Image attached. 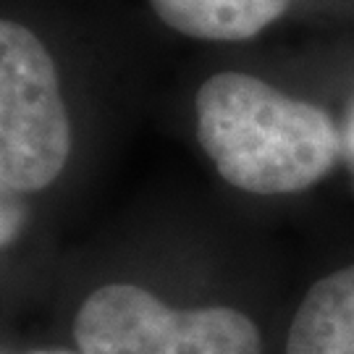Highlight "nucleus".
Segmentation results:
<instances>
[{
    "mask_svg": "<svg viewBox=\"0 0 354 354\" xmlns=\"http://www.w3.org/2000/svg\"><path fill=\"white\" fill-rule=\"evenodd\" d=\"M74 150L58 64L32 26L0 16V178L21 194L50 189Z\"/></svg>",
    "mask_w": 354,
    "mask_h": 354,
    "instance_id": "obj_3",
    "label": "nucleus"
},
{
    "mask_svg": "<svg viewBox=\"0 0 354 354\" xmlns=\"http://www.w3.org/2000/svg\"><path fill=\"white\" fill-rule=\"evenodd\" d=\"M24 354H79L71 346V349H66V346H55V349H32V352H24Z\"/></svg>",
    "mask_w": 354,
    "mask_h": 354,
    "instance_id": "obj_7",
    "label": "nucleus"
},
{
    "mask_svg": "<svg viewBox=\"0 0 354 354\" xmlns=\"http://www.w3.org/2000/svg\"><path fill=\"white\" fill-rule=\"evenodd\" d=\"M281 354H354V266L307 289L289 317Z\"/></svg>",
    "mask_w": 354,
    "mask_h": 354,
    "instance_id": "obj_4",
    "label": "nucleus"
},
{
    "mask_svg": "<svg viewBox=\"0 0 354 354\" xmlns=\"http://www.w3.org/2000/svg\"><path fill=\"white\" fill-rule=\"evenodd\" d=\"M71 342L79 354H268L260 320L239 304H176L137 281L89 289Z\"/></svg>",
    "mask_w": 354,
    "mask_h": 354,
    "instance_id": "obj_2",
    "label": "nucleus"
},
{
    "mask_svg": "<svg viewBox=\"0 0 354 354\" xmlns=\"http://www.w3.org/2000/svg\"><path fill=\"white\" fill-rule=\"evenodd\" d=\"M197 142L226 184L250 194H294L330 171L339 152L326 111L263 79L221 71L194 97Z\"/></svg>",
    "mask_w": 354,
    "mask_h": 354,
    "instance_id": "obj_1",
    "label": "nucleus"
},
{
    "mask_svg": "<svg viewBox=\"0 0 354 354\" xmlns=\"http://www.w3.org/2000/svg\"><path fill=\"white\" fill-rule=\"evenodd\" d=\"M349 142H352V150H354V113L349 118Z\"/></svg>",
    "mask_w": 354,
    "mask_h": 354,
    "instance_id": "obj_8",
    "label": "nucleus"
},
{
    "mask_svg": "<svg viewBox=\"0 0 354 354\" xmlns=\"http://www.w3.org/2000/svg\"><path fill=\"white\" fill-rule=\"evenodd\" d=\"M291 0H150L168 29L205 42H241L281 19Z\"/></svg>",
    "mask_w": 354,
    "mask_h": 354,
    "instance_id": "obj_5",
    "label": "nucleus"
},
{
    "mask_svg": "<svg viewBox=\"0 0 354 354\" xmlns=\"http://www.w3.org/2000/svg\"><path fill=\"white\" fill-rule=\"evenodd\" d=\"M26 221H29L26 194L16 192L0 178V250H8L19 241Z\"/></svg>",
    "mask_w": 354,
    "mask_h": 354,
    "instance_id": "obj_6",
    "label": "nucleus"
}]
</instances>
